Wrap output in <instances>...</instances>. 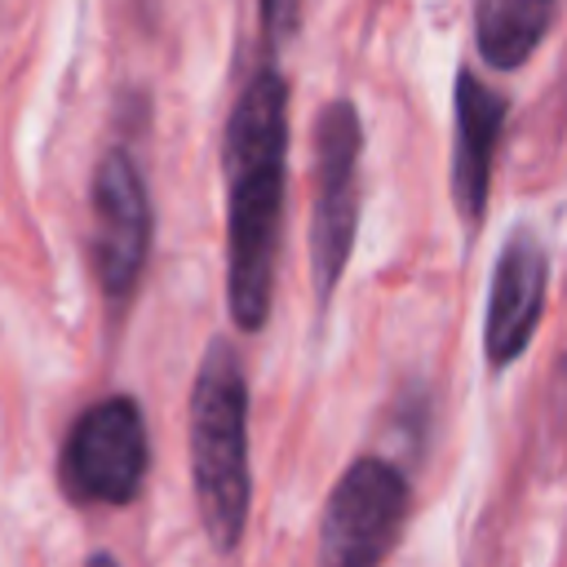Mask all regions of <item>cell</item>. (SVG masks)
Here are the masks:
<instances>
[{
  "label": "cell",
  "instance_id": "cell-3",
  "mask_svg": "<svg viewBox=\"0 0 567 567\" xmlns=\"http://www.w3.org/2000/svg\"><path fill=\"white\" fill-rule=\"evenodd\" d=\"M359 155H363V128L359 111L337 97L315 120V221H310V261H315V292L319 306H328L350 244L359 226Z\"/></svg>",
  "mask_w": 567,
  "mask_h": 567
},
{
  "label": "cell",
  "instance_id": "cell-4",
  "mask_svg": "<svg viewBox=\"0 0 567 567\" xmlns=\"http://www.w3.org/2000/svg\"><path fill=\"white\" fill-rule=\"evenodd\" d=\"M403 518L408 478L381 456L354 461L328 496L319 527V567H381L399 545Z\"/></svg>",
  "mask_w": 567,
  "mask_h": 567
},
{
  "label": "cell",
  "instance_id": "cell-8",
  "mask_svg": "<svg viewBox=\"0 0 567 567\" xmlns=\"http://www.w3.org/2000/svg\"><path fill=\"white\" fill-rule=\"evenodd\" d=\"M505 124V97L492 93L474 71L456 75V146H452V199L456 213L478 226L487 204V173Z\"/></svg>",
  "mask_w": 567,
  "mask_h": 567
},
{
  "label": "cell",
  "instance_id": "cell-6",
  "mask_svg": "<svg viewBox=\"0 0 567 567\" xmlns=\"http://www.w3.org/2000/svg\"><path fill=\"white\" fill-rule=\"evenodd\" d=\"M151 248V199L128 151H106L93 177V266L111 306L128 301Z\"/></svg>",
  "mask_w": 567,
  "mask_h": 567
},
{
  "label": "cell",
  "instance_id": "cell-9",
  "mask_svg": "<svg viewBox=\"0 0 567 567\" xmlns=\"http://www.w3.org/2000/svg\"><path fill=\"white\" fill-rule=\"evenodd\" d=\"M554 22V4L536 0H483L474 9V31H478V53L496 71H514L532 58L540 44L545 27Z\"/></svg>",
  "mask_w": 567,
  "mask_h": 567
},
{
  "label": "cell",
  "instance_id": "cell-7",
  "mask_svg": "<svg viewBox=\"0 0 567 567\" xmlns=\"http://www.w3.org/2000/svg\"><path fill=\"white\" fill-rule=\"evenodd\" d=\"M545 248L527 235H514L492 270V297H487V363L505 368L523 354V346L536 332V319L545 310Z\"/></svg>",
  "mask_w": 567,
  "mask_h": 567
},
{
  "label": "cell",
  "instance_id": "cell-1",
  "mask_svg": "<svg viewBox=\"0 0 567 567\" xmlns=\"http://www.w3.org/2000/svg\"><path fill=\"white\" fill-rule=\"evenodd\" d=\"M226 239H230V315L257 332L270 315L275 239L288 173V84L279 71H257L226 124Z\"/></svg>",
  "mask_w": 567,
  "mask_h": 567
},
{
  "label": "cell",
  "instance_id": "cell-2",
  "mask_svg": "<svg viewBox=\"0 0 567 567\" xmlns=\"http://www.w3.org/2000/svg\"><path fill=\"white\" fill-rule=\"evenodd\" d=\"M190 478L204 532L217 549H235L248 523V385L226 341L204 350L190 390Z\"/></svg>",
  "mask_w": 567,
  "mask_h": 567
},
{
  "label": "cell",
  "instance_id": "cell-5",
  "mask_svg": "<svg viewBox=\"0 0 567 567\" xmlns=\"http://www.w3.org/2000/svg\"><path fill=\"white\" fill-rule=\"evenodd\" d=\"M151 447L146 425L133 399L115 394L93 403L66 447H62V487L80 505H128L146 478Z\"/></svg>",
  "mask_w": 567,
  "mask_h": 567
},
{
  "label": "cell",
  "instance_id": "cell-10",
  "mask_svg": "<svg viewBox=\"0 0 567 567\" xmlns=\"http://www.w3.org/2000/svg\"><path fill=\"white\" fill-rule=\"evenodd\" d=\"M89 567H120V563H115L111 554H93V558H89Z\"/></svg>",
  "mask_w": 567,
  "mask_h": 567
}]
</instances>
